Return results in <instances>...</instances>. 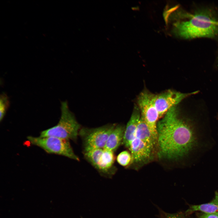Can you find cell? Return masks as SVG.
Returning <instances> with one entry per match:
<instances>
[{"label":"cell","mask_w":218,"mask_h":218,"mask_svg":"<svg viewBox=\"0 0 218 218\" xmlns=\"http://www.w3.org/2000/svg\"><path fill=\"white\" fill-rule=\"evenodd\" d=\"M158 156L177 160L187 155L196 143L194 132L180 117L176 106L170 109L157 124Z\"/></svg>","instance_id":"1"},{"label":"cell","mask_w":218,"mask_h":218,"mask_svg":"<svg viewBox=\"0 0 218 218\" xmlns=\"http://www.w3.org/2000/svg\"><path fill=\"white\" fill-rule=\"evenodd\" d=\"M174 27L176 34L185 39L213 38L218 35V21L206 12L197 13L187 21L177 22Z\"/></svg>","instance_id":"2"},{"label":"cell","mask_w":218,"mask_h":218,"mask_svg":"<svg viewBox=\"0 0 218 218\" xmlns=\"http://www.w3.org/2000/svg\"><path fill=\"white\" fill-rule=\"evenodd\" d=\"M61 115L55 126L42 131L39 137H54L61 138L76 140L81 129L74 114L69 110L67 102H62Z\"/></svg>","instance_id":"3"},{"label":"cell","mask_w":218,"mask_h":218,"mask_svg":"<svg viewBox=\"0 0 218 218\" xmlns=\"http://www.w3.org/2000/svg\"><path fill=\"white\" fill-rule=\"evenodd\" d=\"M27 138L31 144L40 147L48 153L64 156L78 161L80 160L74 154L69 140L52 136H28Z\"/></svg>","instance_id":"4"},{"label":"cell","mask_w":218,"mask_h":218,"mask_svg":"<svg viewBox=\"0 0 218 218\" xmlns=\"http://www.w3.org/2000/svg\"><path fill=\"white\" fill-rule=\"evenodd\" d=\"M116 124H108L95 128H81L79 135L82 141L84 151L104 148L110 134Z\"/></svg>","instance_id":"5"},{"label":"cell","mask_w":218,"mask_h":218,"mask_svg":"<svg viewBox=\"0 0 218 218\" xmlns=\"http://www.w3.org/2000/svg\"><path fill=\"white\" fill-rule=\"evenodd\" d=\"M155 95L147 91L144 90L138 96L137 103L141 117L157 141V124L159 117L155 104Z\"/></svg>","instance_id":"6"},{"label":"cell","mask_w":218,"mask_h":218,"mask_svg":"<svg viewBox=\"0 0 218 218\" xmlns=\"http://www.w3.org/2000/svg\"><path fill=\"white\" fill-rule=\"evenodd\" d=\"M197 92L196 91L190 93H184L169 90L159 94L155 95V104L158 112L159 118L183 99Z\"/></svg>","instance_id":"7"},{"label":"cell","mask_w":218,"mask_h":218,"mask_svg":"<svg viewBox=\"0 0 218 218\" xmlns=\"http://www.w3.org/2000/svg\"><path fill=\"white\" fill-rule=\"evenodd\" d=\"M132 156V162L140 163L145 162L151 157L153 151L141 140L135 137L129 149Z\"/></svg>","instance_id":"8"},{"label":"cell","mask_w":218,"mask_h":218,"mask_svg":"<svg viewBox=\"0 0 218 218\" xmlns=\"http://www.w3.org/2000/svg\"><path fill=\"white\" fill-rule=\"evenodd\" d=\"M141 117V113L138 107H134L130 118L125 129L122 143L130 149L131 144L135 137L137 125Z\"/></svg>","instance_id":"9"},{"label":"cell","mask_w":218,"mask_h":218,"mask_svg":"<svg viewBox=\"0 0 218 218\" xmlns=\"http://www.w3.org/2000/svg\"><path fill=\"white\" fill-rule=\"evenodd\" d=\"M135 137L140 139L153 151L157 141L141 115L137 125Z\"/></svg>","instance_id":"10"},{"label":"cell","mask_w":218,"mask_h":218,"mask_svg":"<svg viewBox=\"0 0 218 218\" xmlns=\"http://www.w3.org/2000/svg\"><path fill=\"white\" fill-rule=\"evenodd\" d=\"M115 156L114 152L104 149L95 168L103 173L112 174L114 172L115 170L113 166Z\"/></svg>","instance_id":"11"},{"label":"cell","mask_w":218,"mask_h":218,"mask_svg":"<svg viewBox=\"0 0 218 218\" xmlns=\"http://www.w3.org/2000/svg\"><path fill=\"white\" fill-rule=\"evenodd\" d=\"M125 129L123 126L116 124L110 134L104 149L113 152L116 151L123 142Z\"/></svg>","instance_id":"12"},{"label":"cell","mask_w":218,"mask_h":218,"mask_svg":"<svg viewBox=\"0 0 218 218\" xmlns=\"http://www.w3.org/2000/svg\"><path fill=\"white\" fill-rule=\"evenodd\" d=\"M195 211H200L205 213H218V192H215L213 199L210 202L190 206L186 211L189 214Z\"/></svg>","instance_id":"13"},{"label":"cell","mask_w":218,"mask_h":218,"mask_svg":"<svg viewBox=\"0 0 218 218\" xmlns=\"http://www.w3.org/2000/svg\"><path fill=\"white\" fill-rule=\"evenodd\" d=\"M103 149H94L84 151L85 159L94 167L103 152Z\"/></svg>","instance_id":"14"},{"label":"cell","mask_w":218,"mask_h":218,"mask_svg":"<svg viewBox=\"0 0 218 218\" xmlns=\"http://www.w3.org/2000/svg\"><path fill=\"white\" fill-rule=\"evenodd\" d=\"M117 160L120 165L123 167L127 166L132 162V155L127 151H123L118 155Z\"/></svg>","instance_id":"15"},{"label":"cell","mask_w":218,"mask_h":218,"mask_svg":"<svg viewBox=\"0 0 218 218\" xmlns=\"http://www.w3.org/2000/svg\"><path fill=\"white\" fill-rule=\"evenodd\" d=\"M9 101L7 96L5 94H1L0 99V120L3 119L9 106Z\"/></svg>","instance_id":"16"},{"label":"cell","mask_w":218,"mask_h":218,"mask_svg":"<svg viewBox=\"0 0 218 218\" xmlns=\"http://www.w3.org/2000/svg\"><path fill=\"white\" fill-rule=\"evenodd\" d=\"M160 218H186L182 215L177 213H170L160 210Z\"/></svg>","instance_id":"17"},{"label":"cell","mask_w":218,"mask_h":218,"mask_svg":"<svg viewBox=\"0 0 218 218\" xmlns=\"http://www.w3.org/2000/svg\"><path fill=\"white\" fill-rule=\"evenodd\" d=\"M198 216L199 218H218V213H201Z\"/></svg>","instance_id":"18"}]
</instances>
